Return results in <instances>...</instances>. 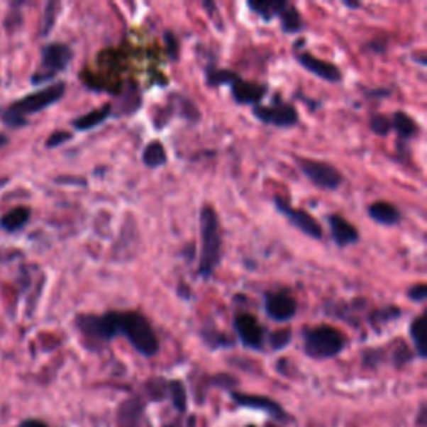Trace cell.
Here are the masks:
<instances>
[{"instance_id": "obj_18", "label": "cell", "mask_w": 427, "mask_h": 427, "mask_svg": "<svg viewBox=\"0 0 427 427\" xmlns=\"http://www.w3.org/2000/svg\"><path fill=\"white\" fill-rule=\"evenodd\" d=\"M111 116H112V106L111 104H106V106H102L101 109H96V111H90L87 113H84V116L74 118L72 127L75 131H80V132L92 131L101 124H104V122H106Z\"/></svg>"}, {"instance_id": "obj_17", "label": "cell", "mask_w": 427, "mask_h": 427, "mask_svg": "<svg viewBox=\"0 0 427 427\" xmlns=\"http://www.w3.org/2000/svg\"><path fill=\"white\" fill-rule=\"evenodd\" d=\"M144 419V404L137 397L127 399L118 407V427H140Z\"/></svg>"}, {"instance_id": "obj_37", "label": "cell", "mask_w": 427, "mask_h": 427, "mask_svg": "<svg viewBox=\"0 0 427 427\" xmlns=\"http://www.w3.org/2000/svg\"><path fill=\"white\" fill-rule=\"evenodd\" d=\"M202 7L206 9V11L209 12V17H211V21L214 22V26L219 28V30H222V27H224V21H222L219 7H217V4L209 2V0H204Z\"/></svg>"}, {"instance_id": "obj_2", "label": "cell", "mask_w": 427, "mask_h": 427, "mask_svg": "<svg viewBox=\"0 0 427 427\" xmlns=\"http://www.w3.org/2000/svg\"><path fill=\"white\" fill-rule=\"evenodd\" d=\"M65 94V84L55 82L49 85V87L37 90L34 94L18 99L12 104L11 107H7V111L4 112V122L11 127H22L27 124L26 116H32L44 109L54 106L55 102H59Z\"/></svg>"}, {"instance_id": "obj_13", "label": "cell", "mask_w": 427, "mask_h": 427, "mask_svg": "<svg viewBox=\"0 0 427 427\" xmlns=\"http://www.w3.org/2000/svg\"><path fill=\"white\" fill-rule=\"evenodd\" d=\"M232 99L239 104V106H260L262 99L267 96V85L259 82H250V80H244L237 77L231 85Z\"/></svg>"}, {"instance_id": "obj_27", "label": "cell", "mask_w": 427, "mask_h": 427, "mask_svg": "<svg viewBox=\"0 0 427 427\" xmlns=\"http://www.w3.org/2000/svg\"><path fill=\"white\" fill-rule=\"evenodd\" d=\"M174 101L180 117H184L186 121H191V122H197L199 118H201V112H199L196 104H194L191 99L184 96H174Z\"/></svg>"}, {"instance_id": "obj_20", "label": "cell", "mask_w": 427, "mask_h": 427, "mask_svg": "<svg viewBox=\"0 0 427 427\" xmlns=\"http://www.w3.org/2000/svg\"><path fill=\"white\" fill-rule=\"evenodd\" d=\"M30 221V209L28 207H16L12 211H9L0 217V227L6 232H18L27 226V222Z\"/></svg>"}, {"instance_id": "obj_14", "label": "cell", "mask_w": 427, "mask_h": 427, "mask_svg": "<svg viewBox=\"0 0 427 427\" xmlns=\"http://www.w3.org/2000/svg\"><path fill=\"white\" fill-rule=\"evenodd\" d=\"M232 401L240 407H250V409H260L265 411L267 414L276 421H286L289 416L286 411L282 409V406H279L276 401L269 399L265 396H255V394H242V392H231Z\"/></svg>"}, {"instance_id": "obj_42", "label": "cell", "mask_w": 427, "mask_h": 427, "mask_svg": "<svg viewBox=\"0 0 427 427\" xmlns=\"http://www.w3.org/2000/svg\"><path fill=\"white\" fill-rule=\"evenodd\" d=\"M417 424H419L421 427H424V424H426V406L421 407L419 417H417Z\"/></svg>"}, {"instance_id": "obj_6", "label": "cell", "mask_w": 427, "mask_h": 427, "mask_svg": "<svg viewBox=\"0 0 427 427\" xmlns=\"http://www.w3.org/2000/svg\"><path fill=\"white\" fill-rule=\"evenodd\" d=\"M72 49L67 44L52 42L42 49V62L39 72L32 75V84H42L52 80L57 74L64 72L72 60Z\"/></svg>"}, {"instance_id": "obj_22", "label": "cell", "mask_w": 427, "mask_h": 427, "mask_svg": "<svg viewBox=\"0 0 427 427\" xmlns=\"http://www.w3.org/2000/svg\"><path fill=\"white\" fill-rule=\"evenodd\" d=\"M391 124L392 129L397 132V135H399L401 139H412V137H416L417 132H419V127H417L414 118L407 116L406 112L397 111L394 113L391 118Z\"/></svg>"}, {"instance_id": "obj_19", "label": "cell", "mask_w": 427, "mask_h": 427, "mask_svg": "<svg viewBox=\"0 0 427 427\" xmlns=\"http://www.w3.org/2000/svg\"><path fill=\"white\" fill-rule=\"evenodd\" d=\"M289 6L284 0H260V2H248V7L255 16L262 18L264 22H270L281 16Z\"/></svg>"}, {"instance_id": "obj_40", "label": "cell", "mask_w": 427, "mask_h": 427, "mask_svg": "<svg viewBox=\"0 0 427 427\" xmlns=\"http://www.w3.org/2000/svg\"><path fill=\"white\" fill-rule=\"evenodd\" d=\"M214 381V384H219V386H222V387H232V386H235L237 384V381L234 377H231V376H226V374H221V376H216L212 379Z\"/></svg>"}, {"instance_id": "obj_41", "label": "cell", "mask_w": 427, "mask_h": 427, "mask_svg": "<svg viewBox=\"0 0 427 427\" xmlns=\"http://www.w3.org/2000/svg\"><path fill=\"white\" fill-rule=\"evenodd\" d=\"M18 427H47L44 422L42 421H37V419H27V421H23L21 426Z\"/></svg>"}, {"instance_id": "obj_39", "label": "cell", "mask_w": 427, "mask_h": 427, "mask_svg": "<svg viewBox=\"0 0 427 427\" xmlns=\"http://www.w3.org/2000/svg\"><path fill=\"white\" fill-rule=\"evenodd\" d=\"M384 359V350L382 349H372V350H365L364 353V365H371V367H374V365H377L379 362H382Z\"/></svg>"}, {"instance_id": "obj_1", "label": "cell", "mask_w": 427, "mask_h": 427, "mask_svg": "<svg viewBox=\"0 0 427 427\" xmlns=\"http://www.w3.org/2000/svg\"><path fill=\"white\" fill-rule=\"evenodd\" d=\"M199 231H201V255H199V276L209 279L216 272L222 257L221 222L216 209L204 206L199 214Z\"/></svg>"}, {"instance_id": "obj_28", "label": "cell", "mask_w": 427, "mask_h": 427, "mask_svg": "<svg viewBox=\"0 0 427 427\" xmlns=\"http://www.w3.org/2000/svg\"><path fill=\"white\" fill-rule=\"evenodd\" d=\"M167 394L170 396V399H172V404H174L175 409H177L179 412L186 411L187 392H186V387H184L182 382H180V381H170Z\"/></svg>"}, {"instance_id": "obj_35", "label": "cell", "mask_w": 427, "mask_h": 427, "mask_svg": "<svg viewBox=\"0 0 427 427\" xmlns=\"http://www.w3.org/2000/svg\"><path fill=\"white\" fill-rule=\"evenodd\" d=\"M392 359H394V364H396L397 367H402V365L407 364L412 359V353L407 349V345L404 343H401L396 348V350H394Z\"/></svg>"}, {"instance_id": "obj_43", "label": "cell", "mask_w": 427, "mask_h": 427, "mask_svg": "<svg viewBox=\"0 0 427 427\" xmlns=\"http://www.w3.org/2000/svg\"><path fill=\"white\" fill-rule=\"evenodd\" d=\"M344 6L349 7V9H360V4L359 2H349V0H345Z\"/></svg>"}, {"instance_id": "obj_29", "label": "cell", "mask_w": 427, "mask_h": 427, "mask_svg": "<svg viewBox=\"0 0 427 427\" xmlns=\"http://www.w3.org/2000/svg\"><path fill=\"white\" fill-rule=\"evenodd\" d=\"M59 9H60L59 2H49V4H47L45 13H44V21H42V30H40L42 37L50 34L52 27H54V23L57 21V16H59Z\"/></svg>"}, {"instance_id": "obj_32", "label": "cell", "mask_w": 427, "mask_h": 427, "mask_svg": "<svg viewBox=\"0 0 427 427\" xmlns=\"http://www.w3.org/2000/svg\"><path fill=\"white\" fill-rule=\"evenodd\" d=\"M371 131L377 135H387L389 132L392 131V124L391 118L387 116H382V113H376V116L371 117Z\"/></svg>"}, {"instance_id": "obj_4", "label": "cell", "mask_w": 427, "mask_h": 427, "mask_svg": "<svg viewBox=\"0 0 427 427\" xmlns=\"http://www.w3.org/2000/svg\"><path fill=\"white\" fill-rule=\"evenodd\" d=\"M304 353L312 359H331L345 349V338L339 329L332 326H316L304 329Z\"/></svg>"}, {"instance_id": "obj_16", "label": "cell", "mask_w": 427, "mask_h": 427, "mask_svg": "<svg viewBox=\"0 0 427 427\" xmlns=\"http://www.w3.org/2000/svg\"><path fill=\"white\" fill-rule=\"evenodd\" d=\"M367 214L372 221H376L377 224L386 226V227H392L401 222L399 209L387 201L372 202L367 209Z\"/></svg>"}, {"instance_id": "obj_34", "label": "cell", "mask_w": 427, "mask_h": 427, "mask_svg": "<svg viewBox=\"0 0 427 427\" xmlns=\"http://www.w3.org/2000/svg\"><path fill=\"white\" fill-rule=\"evenodd\" d=\"M72 137L74 135L67 131H55V132H52L49 139H47L45 147H47V149H55V147H59V145L65 144V142H69L70 139H72Z\"/></svg>"}, {"instance_id": "obj_15", "label": "cell", "mask_w": 427, "mask_h": 427, "mask_svg": "<svg viewBox=\"0 0 427 427\" xmlns=\"http://www.w3.org/2000/svg\"><path fill=\"white\" fill-rule=\"evenodd\" d=\"M327 224H329L332 240L339 248H348V245L357 244L360 239L359 231L350 224L348 219H344L339 214H329L327 216Z\"/></svg>"}, {"instance_id": "obj_21", "label": "cell", "mask_w": 427, "mask_h": 427, "mask_svg": "<svg viewBox=\"0 0 427 427\" xmlns=\"http://www.w3.org/2000/svg\"><path fill=\"white\" fill-rule=\"evenodd\" d=\"M142 162L149 169H159L167 164V150L162 142L152 140L142 150Z\"/></svg>"}, {"instance_id": "obj_45", "label": "cell", "mask_w": 427, "mask_h": 427, "mask_svg": "<svg viewBox=\"0 0 427 427\" xmlns=\"http://www.w3.org/2000/svg\"><path fill=\"white\" fill-rule=\"evenodd\" d=\"M162 427H180V426L177 424V422H170V424H165Z\"/></svg>"}, {"instance_id": "obj_46", "label": "cell", "mask_w": 427, "mask_h": 427, "mask_svg": "<svg viewBox=\"0 0 427 427\" xmlns=\"http://www.w3.org/2000/svg\"><path fill=\"white\" fill-rule=\"evenodd\" d=\"M267 427H276V426H267Z\"/></svg>"}, {"instance_id": "obj_5", "label": "cell", "mask_w": 427, "mask_h": 427, "mask_svg": "<svg viewBox=\"0 0 427 427\" xmlns=\"http://www.w3.org/2000/svg\"><path fill=\"white\" fill-rule=\"evenodd\" d=\"M75 324L85 338L107 343L121 334V312L107 311L101 316L84 314L77 317Z\"/></svg>"}, {"instance_id": "obj_36", "label": "cell", "mask_w": 427, "mask_h": 427, "mask_svg": "<svg viewBox=\"0 0 427 427\" xmlns=\"http://www.w3.org/2000/svg\"><path fill=\"white\" fill-rule=\"evenodd\" d=\"M164 40H165V47H167V54L170 57V60H177L179 59V52H180V45H179L177 37H175L170 30H167L164 34Z\"/></svg>"}, {"instance_id": "obj_11", "label": "cell", "mask_w": 427, "mask_h": 427, "mask_svg": "<svg viewBox=\"0 0 427 427\" xmlns=\"http://www.w3.org/2000/svg\"><path fill=\"white\" fill-rule=\"evenodd\" d=\"M264 309L270 319L276 322H287L297 314V302L287 291L265 292Z\"/></svg>"}, {"instance_id": "obj_26", "label": "cell", "mask_w": 427, "mask_h": 427, "mask_svg": "<svg viewBox=\"0 0 427 427\" xmlns=\"http://www.w3.org/2000/svg\"><path fill=\"white\" fill-rule=\"evenodd\" d=\"M237 77H239V75H237L235 72H232V70L217 69V67H212V65H209L207 70H206L207 84L211 85V87H221V85H231Z\"/></svg>"}, {"instance_id": "obj_7", "label": "cell", "mask_w": 427, "mask_h": 427, "mask_svg": "<svg viewBox=\"0 0 427 427\" xmlns=\"http://www.w3.org/2000/svg\"><path fill=\"white\" fill-rule=\"evenodd\" d=\"M297 164L302 174L316 187L324 189V191H336L344 182V175L340 174V170L329 162H324V160L297 159Z\"/></svg>"}, {"instance_id": "obj_24", "label": "cell", "mask_w": 427, "mask_h": 427, "mask_svg": "<svg viewBox=\"0 0 427 427\" xmlns=\"http://www.w3.org/2000/svg\"><path fill=\"white\" fill-rule=\"evenodd\" d=\"M424 331H426V321L424 314L417 316L409 326V336L412 344H414V350L421 359L426 357V345H424Z\"/></svg>"}, {"instance_id": "obj_8", "label": "cell", "mask_w": 427, "mask_h": 427, "mask_svg": "<svg viewBox=\"0 0 427 427\" xmlns=\"http://www.w3.org/2000/svg\"><path fill=\"white\" fill-rule=\"evenodd\" d=\"M254 117L262 124L274 127H294L299 124V112L292 104H287L276 97L269 106H255L253 109Z\"/></svg>"}, {"instance_id": "obj_33", "label": "cell", "mask_w": 427, "mask_h": 427, "mask_svg": "<svg viewBox=\"0 0 427 427\" xmlns=\"http://www.w3.org/2000/svg\"><path fill=\"white\" fill-rule=\"evenodd\" d=\"M401 314H402L401 309H397V307L391 306V307H382V309L374 312L371 319H372V322H389V321L397 319V317H399Z\"/></svg>"}, {"instance_id": "obj_12", "label": "cell", "mask_w": 427, "mask_h": 427, "mask_svg": "<svg viewBox=\"0 0 427 427\" xmlns=\"http://www.w3.org/2000/svg\"><path fill=\"white\" fill-rule=\"evenodd\" d=\"M296 59L297 62L307 70V72H311L312 75H316V77L326 80V82L338 84L343 80V72H340L338 65L327 62V60L317 59V57L312 55L311 52L307 50L297 52Z\"/></svg>"}, {"instance_id": "obj_47", "label": "cell", "mask_w": 427, "mask_h": 427, "mask_svg": "<svg viewBox=\"0 0 427 427\" xmlns=\"http://www.w3.org/2000/svg\"><path fill=\"white\" fill-rule=\"evenodd\" d=\"M248 427H255V426H248Z\"/></svg>"}, {"instance_id": "obj_23", "label": "cell", "mask_w": 427, "mask_h": 427, "mask_svg": "<svg viewBox=\"0 0 427 427\" xmlns=\"http://www.w3.org/2000/svg\"><path fill=\"white\" fill-rule=\"evenodd\" d=\"M279 18H281V28L284 34H297V32H302L304 27H306L304 26L301 13H299V11L294 6H287L286 11L279 16Z\"/></svg>"}, {"instance_id": "obj_30", "label": "cell", "mask_w": 427, "mask_h": 427, "mask_svg": "<svg viewBox=\"0 0 427 427\" xmlns=\"http://www.w3.org/2000/svg\"><path fill=\"white\" fill-rule=\"evenodd\" d=\"M145 391L154 401L164 399L169 392V382H165L164 379H150V381L145 384Z\"/></svg>"}, {"instance_id": "obj_44", "label": "cell", "mask_w": 427, "mask_h": 427, "mask_svg": "<svg viewBox=\"0 0 427 427\" xmlns=\"http://www.w3.org/2000/svg\"><path fill=\"white\" fill-rule=\"evenodd\" d=\"M9 142V139H7V135H4V134H0V147H4Z\"/></svg>"}, {"instance_id": "obj_38", "label": "cell", "mask_w": 427, "mask_h": 427, "mask_svg": "<svg viewBox=\"0 0 427 427\" xmlns=\"http://www.w3.org/2000/svg\"><path fill=\"white\" fill-rule=\"evenodd\" d=\"M407 297H409L411 301H414V302L426 301V297H427L426 284L419 282V284H414V286L409 287V291H407Z\"/></svg>"}, {"instance_id": "obj_9", "label": "cell", "mask_w": 427, "mask_h": 427, "mask_svg": "<svg viewBox=\"0 0 427 427\" xmlns=\"http://www.w3.org/2000/svg\"><path fill=\"white\" fill-rule=\"evenodd\" d=\"M274 206H276L279 214H282V216L286 217V219L291 222L297 231H301L302 234H306L307 237H312V239L316 240L322 239V227L309 212L302 211V209L292 207L291 204L284 201L282 197H274Z\"/></svg>"}, {"instance_id": "obj_25", "label": "cell", "mask_w": 427, "mask_h": 427, "mask_svg": "<svg viewBox=\"0 0 427 427\" xmlns=\"http://www.w3.org/2000/svg\"><path fill=\"white\" fill-rule=\"evenodd\" d=\"M201 338L206 345H209L211 349H222V348H231L232 340L227 338L224 332L217 331L216 327H206V329L201 331Z\"/></svg>"}, {"instance_id": "obj_10", "label": "cell", "mask_w": 427, "mask_h": 427, "mask_svg": "<svg viewBox=\"0 0 427 427\" xmlns=\"http://www.w3.org/2000/svg\"><path fill=\"white\" fill-rule=\"evenodd\" d=\"M234 331L240 344L248 349L260 350L264 345V329L257 317L249 312H239L234 317Z\"/></svg>"}, {"instance_id": "obj_31", "label": "cell", "mask_w": 427, "mask_h": 427, "mask_svg": "<svg viewBox=\"0 0 427 427\" xmlns=\"http://www.w3.org/2000/svg\"><path fill=\"white\" fill-rule=\"evenodd\" d=\"M292 340V334L289 329H281V331H274L272 334L269 336V344L274 350H281L284 348H287Z\"/></svg>"}, {"instance_id": "obj_3", "label": "cell", "mask_w": 427, "mask_h": 427, "mask_svg": "<svg viewBox=\"0 0 427 427\" xmlns=\"http://www.w3.org/2000/svg\"><path fill=\"white\" fill-rule=\"evenodd\" d=\"M121 334L144 357H152L159 353L160 344L157 334L152 329L149 319L140 312H121Z\"/></svg>"}]
</instances>
